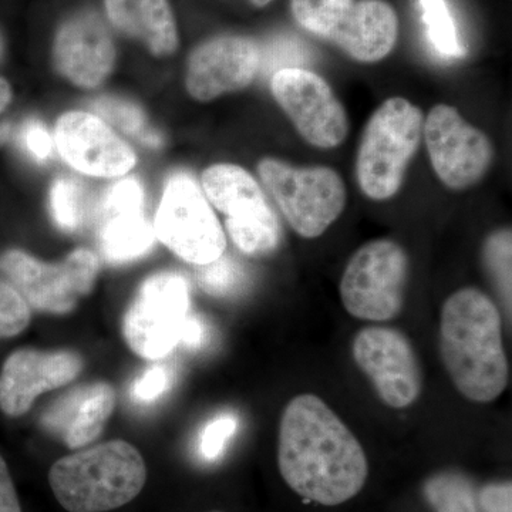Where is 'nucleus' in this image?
Segmentation results:
<instances>
[{
	"label": "nucleus",
	"instance_id": "1",
	"mask_svg": "<svg viewBox=\"0 0 512 512\" xmlns=\"http://www.w3.org/2000/svg\"><path fill=\"white\" fill-rule=\"evenodd\" d=\"M278 468L286 485L305 500L336 507L355 498L369 478L362 444L316 394L286 404L278 433Z\"/></svg>",
	"mask_w": 512,
	"mask_h": 512
},
{
	"label": "nucleus",
	"instance_id": "2",
	"mask_svg": "<svg viewBox=\"0 0 512 512\" xmlns=\"http://www.w3.org/2000/svg\"><path fill=\"white\" fill-rule=\"evenodd\" d=\"M439 348L448 377L470 402H494L507 389L503 319L480 289L467 286L448 296L441 308Z\"/></svg>",
	"mask_w": 512,
	"mask_h": 512
},
{
	"label": "nucleus",
	"instance_id": "3",
	"mask_svg": "<svg viewBox=\"0 0 512 512\" xmlns=\"http://www.w3.org/2000/svg\"><path fill=\"white\" fill-rule=\"evenodd\" d=\"M146 483V461L133 444L123 440L60 458L49 471L50 488L69 512L117 510L133 501Z\"/></svg>",
	"mask_w": 512,
	"mask_h": 512
},
{
	"label": "nucleus",
	"instance_id": "4",
	"mask_svg": "<svg viewBox=\"0 0 512 512\" xmlns=\"http://www.w3.org/2000/svg\"><path fill=\"white\" fill-rule=\"evenodd\" d=\"M423 126V111L403 97L387 99L373 111L356 158L357 184L366 197L384 201L399 192L419 150Z\"/></svg>",
	"mask_w": 512,
	"mask_h": 512
},
{
	"label": "nucleus",
	"instance_id": "5",
	"mask_svg": "<svg viewBox=\"0 0 512 512\" xmlns=\"http://www.w3.org/2000/svg\"><path fill=\"white\" fill-rule=\"evenodd\" d=\"M258 174L288 224L302 238H319L345 211V183L333 168L298 167L266 157L259 161Z\"/></svg>",
	"mask_w": 512,
	"mask_h": 512
},
{
	"label": "nucleus",
	"instance_id": "6",
	"mask_svg": "<svg viewBox=\"0 0 512 512\" xmlns=\"http://www.w3.org/2000/svg\"><path fill=\"white\" fill-rule=\"evenodd\" d=\"M409 258L392 239H375L350 256L340 279L343 308L353 318L387 322L403 311Z\"/></svg>",
	"mask_w": 512,
	"mask_h": 512
},
{
	"label": "nucleus",
	"instance_id": "7",
	"mask_svg": "<svg viewBox=\"0 0 512 512\" xmlns=\"http://www.w3.org/2000/svg\"><path fill=\"white\" fill-rule=\"evenodd\" d=\"M208 201L225 215V227L239 251L272 254L281 242V225L252 174L235 164H215L202 173Z\"/></svg>",
	"mask_w": 512,
	"mask_h": 512
},
{
	"label": "nucleus",
	"instance_id": "8",
	"mask_svg": "<svg viewBox=\"0 0 512 512\" xmlns=\"http://www.w3.org/2000/svg\"><path fill=\"white\" fill-rule=\"evenodd\" d=\"M153 227L165 247L188 264H211L227 248L220 220L187 174L174 175L165 184Z\"/></svg>",
	"mask_w": 512,
	"mask_h": 512
},
{
	"label": "nucleus",
	"instance_id": "9",
	"mask_svg": "<svg viewBox=\"0 0 512 512\" xmlns=\"http://www.w3.org/2000/svg\"><path fill=\"white\" fill-rule=\"evenodd\" d=\"M0 271L20 293L29 308L40 312H72L84 296L93 291L100 271L96 254L76 249L60 264H46L19 249L0 256Z\"/></svg>",
	"mask_w": 512,
	"mask_h": 512
},
{
	"label": "nucleus",
	"instance_id": "10",
	"mask_svg": "<svg viewBox=\"0 0 512 512\" xmlns=\"http://www.w3.org/2000/svg\"><path fill=\"white\" fill-rule=\"evenodd\" d=\"M188 312L190 286L183 275L160 272L150 276L124 316L127 345L144 359H163L181 342Z\"/></svg>",
	"mask_w": 512,
	"mask_h": 512
},
{
	"label": "nucleus",
	"instance_id": "11",
	"mask_svg": "<svg viewBox=\"0 0 512 512\" xmlns=\"http://www.w3.org/2000/svg\"><path fill=\"white\" fill-rule=\"evenodd\" d=\"M423 134L434 173L451 190H467L480 183L493 165L490 138L456 107L434 106L424 121Z\"/></svg>",
	"mask_w": 512,
	"mask_h": 512
},
{
	"label": "nucleus",
	"instance_id": "12",
	"mask_svg": "<svg viewBox=\"0 0 512 512\" xmlns=\"http://www.w3.org/2000/svg\"><path fill=\"white\" fill-rule=\"evenodd\" d=\"M276 103L313 147H339L349 131L348 113L332 87L319 74L284 67L271 80Z\"/></svg>",
	"mask_w": 512,
	"mask_h": 512
},
{
	"label": "nucleus",
	"instance_id": "13",
	"mask_svg": "<svg viewBox=\"0 0 512 512\" xmlns=\"http://www.w3.org/2000/svg\"><path fill=\"white\" fill-rule=\"evenodd\" d=\"M356 366L390 409H406L419 400L423 373L412 342L399 329L372 326L360 330L352 345Z\"/></svg>",
	"mask_w": 512,
	"mask_h": 512
},
{
	"label": "nucleus",
	"instance_id": "14",
	"mask_svg": "<svg viewBox=\"0 0 512 512\" xmlns=\"http://www.w3.org/2000/svg\"><path fill=\"white\" fill-rule=\"evenodd\" d=\"M55 144L70 167L89 177H123L137 164L133 148L109 123L86 111H67L57 120Z\"/></svg>",
	"mask_w": 512,
	"mask_h": 512
},
{
	"label": "nucleus",
	"instance_id": "15",
	"mask_svg": "<svg viewBox=\"0 0 512 512\" xmlns=\"http://www.w3.org/2000/svg\"><path fill=\"white\" fill-rule=\"evenodd\" d=\"M261 59L259 46L249 37H214L191 53L185 86L198 101L239 92L254 82Z\"/></svg>",
	"mask_w": 512,
	"mask_h": 512
},
{
	"label": "nucleus",
	"instance_id": "16",
	"mask_svg": "<svg viewBox=\"0 0 512 512\" xmlns=\"http://www.w3.org/2000/svg\"><path fill=\"white\" fill-rule=\"evenodd\" d=\"M82 369V357L72 350H16L0 372V410L9 417L23 416L37 396L73 382Z\"/></svg>",
	"mask_w": 512,
	"mask_h": 512
},
{
	"label": "nucleus",
	"instance_id": "17",
	"mask_svg": "<svg viewBox=\"0 0 512 512\" xmlns=\"http://www.w3.org/2000/svg\"><path fill=\"white\" fill-rule=\"evenodd\" d=\"M57 72L74 86L96 89L116 63V47L97 13L82 12L62 23L53 46Z\"/></svg>",
	"mask_w": 512,
	"mask_h": 512
},
{
	"label": "nucleus",
	"instance_id": "18",
	"mask_svg": "<svg viewBox=\"0 0 512 512\" xmlns=\"http://www.w3.org/2000/svg\"><path fill=\"white\" fill-rule=\"evenodd\" d=\"M114 407L116 392L111 384H83L47 407L42 426L67 447H83L100 436Z\"/></svg>",
	"mask_w": 512,
	"mask_h": 512
},
{
	"label": "nucleus",
	"instance_id": "19",
	"mask_svg": "<svg viewBox=\"0 0 512 512\" xmlns=\"http://www.w3.org/2000/svg\"><path fill=\"white\" fill-rule=\"evenodd\" d=\"M399 20L384 0H357L342 25L330 37L357 62L375 63L396 45Z\"/></svg>",
	"mask_w": 512,
	"mask_h": 512
},
{
	"label": "nucleus",
	"instance_id": "20",
	"mask_svg": "<svg viewBox=\"0 0 512 512\" xmlns=\"http://www.w3.org/2000/svg\"><path fill=\"white\" fill-rule=\"evenodd\" d=\"M101 254L110 264H127L150 252L156 242L153 224L144 211L100 215Z\"/></svg>",
	"mask_w": 512,
	"mask_h": 512
},
{
	"label": "nucleus",
	"instance_id": "21",
	"mask_svg": "<svg viewBox=\"0 0 512 512\" xmlns=\"http://www.w3.org/2000/svg\"><path fill=\"white\" fill-rule=\"evenodd\" d=\"M49 208L57 227L66 232L79 231L92 215L86 187L72 177H59L52 184Z\"/></svg>",
	"mask_w": 512,
	"mask_h": 512
},
{
	"label": "nucleus",
	"instance_id": "22",
	"mask_svg": "<svg viewBox=\"0 0 512 512\" xmlns=\"http://www.w3.org/2000/svg\"><path fill=\"white\" fill-rule=\"evenodd\" d=\"M140 25L153 55L170 56L177 50V26L168 0H140Z\"/></svg>",
	"mask_w": 512,
	"mask_h": 512
},
{
	"label": "nucleus",
	"instance_id": "23",
	"mask_svg": "<svg viewBox=\"0 0 512 512\" xmlns=\"http://www.w3.org/2000/svg\"><path fill=\"white\" fill-rule=\"evenodd\" d=\"M92 107L99 113L97 116L106 120V123L114 124L146 146L160 147L163 143L160 134L148 127L146 114L137 104L117 97L104 96L94 100Z\"/></svg>",
	"mask_w": 512,
	"mask_h": 512
},
{
	"label": "nucleus",
	"instance_id": "24",
	"mask_svg": "<svg viewBox=\"0 0 512 512\" xmlns=\"http://www.w3.org/2000/svg\"><path fill=\"white\" fill-rule=\"evenodd\" d=\"M356 0H292L293 18L303 29L329 39L348 16Z\"/></svg>",
	"mask_w": 512,
	"mask_h": 512
},
{
	"label": "nucleus",
	"instance_id": "25",
	"mask_svg": "<svg viewBox=\"0 0 512 512\" xmlns=\"http://www.w3.org/2000/svg\"><path fill=\"white\" fill-rule=\"evenodd\" d=\"M424 494L436 512H478L471 484L458 474L443 473L431 477Z\"/></svg>",
	"mask_w": 512,
	"mask_h": 512
},
{
	"label": "nucleus",
	"instance_id": "26",
	"mask_svg": "<svg viewBox=\"0 0 512 512\" xmlns=\"http://www.w3.org/2000/svg\"><path fill=\"white\" fill-rule=\"evenodd\" d=\"M423 20L427 26V33L434 49L441 56H464V47L458 40L456 25L446 0H420Z\"/></svg>",
	"mask_w": 512,
	"mask_h": 512
},
{
	"label": "nucleus",
	"instance_id": "27",
	"mask_svg": "<svg viewBox=\"0 0 512 512\" xmlns=\"http://www.w3.org/2000/svg\"><path fill=\"white\" fill-rule=\"evenodd\" d=\"M484 261L511 312V229H501L487 239Z\"/></svg>",
	"mask_w": 512,
	"mask_h": 512
},
{
	"label": "nucleus",
	"instance_id": "28",
	"mask_svg": "<svg viewBox=\"0 0 512 512\" xmlns=\"http://www.w3.org/2000/svg\"><path fill=\"white\" fill-rule=\"evenodd\" d=\"M242 279L244 271L241 266L225 255L211 264L200 266L198 271L201 288L215 296H225L237 291L242 285Z\"/></svg>",
	"mask_w": 512,
	"mask_h": 512
},
{
	"label": "nucleus",
	"instance_id": "29",
	"mask_svg": "<svg viewBox=\"0 0 512 512\" xmlns=\"http://www.w3.org/2000/svg\"><path fill=\"white\" fill-rule=\"evenodd\" d=\"M29 323L28 303L12 285L0 281V339L18 336Z\"/></svg>",
	"mask_w": 512,
	"mask_h": 512
},
{
	"label": "nucleus",
	"instance_id": "30",
	"mask_svg": "<svg viewBox=\"0 0 512 512\" xmlns=\"http://www.w3.org/2000/svg\"><path fill=\"white\" fill-rule=\"evenodd\" d=\"M146 207V191L136 177H128L111 185L103 195L97 215L113 214V212L144 211Z\"/></svg>",
	"mask_w": 512,
	"mask_h": 512
},
{
	"label": "nucleus",
	"instance_id": "31",
	"mask_svg": "<svg viewBox=\"0 0 512 512\" xmlns=\"http://www.w3.org/2000/svg\"><path fill=\"white\" fill-rule=\"evenodd\" d=\"M238 419L232 413H222L212 419L202 430L198 450L205 460H217L227 446L228 440L237 431Z\"/></svg>",
	"mask_w": 512,
	"mask_h": 512
},
{
	"label": "nucleus",
	"instance_id": "32",
	"mask_svg": "<svg viewBox=\"0 0 512 512\" xmlns=\"http://www.w3.org/2000/svg\"><path fill=\"white\" fill-rule=\"evenodd\" d=\"M171 383L173 376L167 366H150L131 384V399L144 404L156 402L170 389Z\"/></svg>",
	"mask_w": 512,
	"mask_h": 512
},
{
	"label": "nucleus",
	"instance_id": "33",
	"mask_svg": "<svg viewBox=\"0 0 512 512\" xmlns=\"http://www.w3.org/2000/svg\"><path fill=\"white\" fill-rule=\"evenodd\" d=\"M110 22L121 32L141 36L140 0H104Z\"/></svg>",
	"mask_w": 512,
	"mask_h": 512
},
{
	"label": "nucleus",
	"instance_id": "34",
	"mask_svg": "<svg viewBox=\"0 0 512 512\" xmlns=\"http://www.w3.org/2000/svg\"><path fill=\"white\" fill-rule=\"evenodd\" d=\"M20 138L29 156L36 161H46L47 158L52 157L55 140L50 137L49 131L40 121H28L22 128Z\"/></svg>",
	"mask_w": 512,
	"mask_h": 512
},
{
	"label": "nucleus",
	"instance_id": "35",
	"mask_svg": "<svg viewBox=\"0 0 512 512\" xmlns=\"http://www.w3.org/2000/svg\"><path fill=\"white\" fill-rule=\"evenodd\" d=\"M511 483L485 485L480 493V504L484 512H511Z\"/></svg>",
	"mask_w": 512,
	"mask_h": 512
},
{
	"label": "nucleus",
	"instance_id": "36",
	"mask_svg": "<svg viewBox=\"0 0 512 512\" xmlns=\"http://www.w3.org/2000/svg\"><path fill=\"white\" fill-rule=\"evenodd\" d=\"M0 512H22L9 468L0 456Z\"/></svg>",
	"mask_w": 512,
	"mask_h": 512
},
{
	"label": "nucleus",
	"instance_id": "37",
	"mask_svg": "<svg viewBox=\"0 0 512 512\" xmlns=\"http://www.w3.org/2000/svg\"><path fill=\"white\" fill-rule=\"evenodd\" d=\"M205 335H207V330H205L202 320L197 316H188L184 323L183 333H181L180 343L187 348L197 349L204 343Z\"/></svg>",
	"mask_w": 512,
	"mask_h": 512
},
{
	"label": "nucleus",
	"instance_id": "38",
	"mask_svg": "<svg viewBox=\"0 0 512 512\" xmlns=\"http://www.w3.org/2000/svg\"><path fill=\"white\" fill-rule=\"evenodd\" d=\"M10 101H12V89H10L9 83L3 77H0V147L8 143L10 134H12V126L3 117Z\"/></svg>",
	"mask_w": 512,
	"mask_h": 512
},
{
	"label": "nucleus",
	"instance_id": "39",
	"mask_svg": "<svg viewBox=\"0 0 512 512\" xmlns=\"http://www.w3.org/2000/svg\"><path fill=\"white\" fill-rule=\"evenodd\" d=\"M251 2L254 3L255 6H258V8H264V6L271 3L272 0H251Z\"/></svg>",
	"mask_w": 512,
	"mask_h": 512
},
{
	"label": "nucleus",
	"instance_id": "40",
	"mask_svg": "<svg viewBox=\"0 0 512 512\" xmlns=\"http://www.w3.org/2000/svg\"><path fill=\"white\" fill-rule=\"evenodd\" d=\"M0 53H2V40H0Z\"/></svg>",
	"mask_w": 512,
	"mask_h": 512
},
{
	"label": "nucleus",
	"instance_id": "41",
	"mask_svg": "<svg viewBox=\"0 0 512 512\" xmlns=\"http://www.w3.org/2000/svg\"><path fill=\"white\" fill-rule=\"evenodd\" d=\"M212 512H220V511H212Z\"/></svg>",
	"mask_w": 512,
	"mask_h": 512
}]
</instances>
